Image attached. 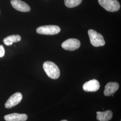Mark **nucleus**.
<instances>
[{
  "instance_id": "obj_1",
  "label": "nucleus",
  "mask_w": 121,
  "mask_h": 121,
  "mask_svg": "<svg viewBox=\"0 0 121 121\" xmlns=\"http://www.w3.org/2000/svg\"><path fill=\"white\" fill-rule=\"evenodd\" d=\"M43 68L49 78L55 79L59 77L60 75V70L54 63L50 61H45L43 64Z\"/></svg>"
},
{
  "instance_id": "obj_2",
  "label": "nucleus",
  "mask_w": 121,
  "mask_h": 121,
  "mask_svg": "<svg viewBox=\"0 0 121 121\" xmlns=\"http://www.w3.org/2000/svg\"><path fill=\"white\" fill-rule=\"evenodd\" d=\"M88 34L91 43L94 47L102 46L105 45V42L103 35L96 31L90 29L88 31Z\"/></svg>"
},
{
  "instance_id": "obj_3",
  "label": "nucleus",
  "mask_w": 121,
  "mask_h": 121,
  "mask_svg": "<svg viewBox=\"0 0 121 121\" xmlns=\"http://www.w3.org/2000/svg\"><path fill=\"white\" fill-rule=\"evenodd\" d=\"M99 4L109 12H116L120 8V4L117 0H98Z\"/></svg>"
},
{
  "instance_id": "obj_4",
  "label": "nucleus",
  "mask_w": 121,
  "mask_h": 121,
  "mask_svg": "<svg viewBox=\"0 0 121 121\" xmlns=\"http://www.w3.org/2000/svg\"><path fill=\"white\" fill-rule=\"evenodd\" d=\"M60 31L59 26L56 25H46L39 26L36 29V32L39 34L54 35L57 34Z\"/></svg>"
},
{
  "instance_id": "obj_5",
  "label": "nucleus",
  "mask_w": 121,
  "mask_h": 121,
  "mask_svg": "<svg viewBox=\"0 0 121 121\" xmlns=\"http://www.w3.org/2000/svg\"><path fill=\"white\" fill-rule=\"evenodd\" d=\"M80 46V42L78 39L70 38L64 41L61 44V47L65 50L74 51Z\"/></svg>"
},
{
  "instance_id": "obj_6",
  "label": "nucleus",
  "mask_w": 121,
  "mask_h": 121,
  "mask_svg": "<svg viewBox=\"0 0 121 121\" xmlns=\"http://www.w3.org/2000/svg\"><path fill=\"white\" fill-rule=\"evenodd\" d=\"M22 99V95L20 92H16L10 96L5 104V107L10 108L19 104Z\"/></svg>"
},
{
  "instance_id": "obj_7",
  "label": "nucleus",
  "mask_w": 121,
  "mask_h": 121,
  "mask_svg": "<svg viewBox=\"0 0 121 121\" xmlns=\"http://www.w3.org/2000/svg\"><path fill=\"white\" fill-rule=\"evenodd\" d=\"M10 3L14 9L19 11L27 12L30 10L29 5L21 0H11Z\"/></svg>"
},
{
  "instance_id": "obj_8",
  "label": "nucleus",
  "mask_w": 121,
  "mask_h": 121,
  "mask_svg": "<svg viewBox=\"0 0 121 121\" xmlns=\"http://www.w3.org/2000/svg\"><path fill=\"white\" fill-rule=\"evenodd\" d=\"M99 83L96 79L91 80L85 82L83 85V89L87 92H95L99 89Z\"/></svg>"
},
{
  "instance_id": "obj_9",
  "label": "nucleus",
  "mask_w": 121,
  "mask_h": 121,
  "mask_svg": "<svg viewBox=\"0 0 121 121\" xmlns=\"http://www.w3.org/2000/svg\"><path fill=\"white\" fill-rule=\"evenodd\" d=\"M119 84L117 82H109L105 85L104 94L107 96L112 95L119 88Z\"/></svg>"
},
{
  "instance_id": "obj_10",
  "label": "nucleus",
  "mask_w": 121,
  "mask_h": 121,
  "mask_svg": "<svg viewBox=\"0 0 121 121\" xmlns=\"http://www.w3.org/2000/svg\"><path fill=\"white\" fill-rule=\"evenodd\" d=\"M4 119L6 121H26L27 116L26 114L13 113L5 115Z\"/></svg>"
},
{
  "instance_id": "obj_11",
  "label": "nucleus",
  "mask_w": 121,
  "mask_h": 121,
  "mask_svg": "<svg viewBox=\"0 0 121 121\" xmlns=\"http://www.w3.org/2000/svg\"><path fill=\"white\" fill-rule=\"evenodd\" d=\"M96 114V119L99 121H108L112 118V112L110 110L104 112L98 111Z\"/></svg>"
},
{
  "instance_id": "obj_12",
  "label": "nucleus",
  "mask_w": 121,
  "mask_h": 121,
  "mask_svg": "<svg viewBox=\"0 0 121 121\" xmlns=\"http://www.w3.org/2000/svg\"><path fill=\"white\" fill-rule=\"evenodd\" d=\"M21 37L18 35H9L3 39V42L6 45H11L13 43L19 42L21 40Z\"/></svg>"
},
{
  "instance_id": "obj_13",
  "label": "nucleus",
  "mask_w": 121,
  "mask_h": 121,
  "mask_svg": "<svg viewBox=\"0 0 121 121\" xmlns=\"http://www.w3.org/2000/svg\"><path fill=\"white\" fill-rule=\"evenodd\" d=\"M82 0H65V4L69 8H73L80 4Z\"/></svg>"
},
{
  "instance_id": "obj_14",
  "label": "nucleus",
  "mask_w": 121,
  "mask_h": 121,
  "mask_svg": "<svg viewBox=\"0 0 121 121\" xmlns=\"http://www.w3.org/2000/svg\"><path fill=\"white\" fill-rule=\"evenodd\" d=\"M4 47L2 45H0V57H2L4 56Z\"/></svg>"
},
{
  "instance_id": "obj_15",
  "label": "nucleus",
  "mask_w": 121,
  "mask_h": 121,
  "mask_svg": "<svg viewBox=\"0 0 121 121\" xmlns=\"http://www.w3.org/2000/svg\"><path fill=\"white\" fill-rule=\"evenodd\" d=\"M67 121V120H61V121Z\"/></svg>"
}]
</instances>
